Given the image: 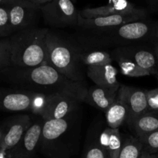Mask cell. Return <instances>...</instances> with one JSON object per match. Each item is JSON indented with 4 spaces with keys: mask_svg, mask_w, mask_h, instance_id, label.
<instances>
[{
    "mask_svg": "<svg viewBox=\"0 0 158 158\" xmlns=\"http://www.w3.org/2000/svg\"><path fill=\"white\" fill-rule=\"evenodd\" d=\"M146 17L147 13H132L84 19L80 14L78 26L85 31L98 30V29L116 27L132 22L143 20L145 19Z\"/></svg>",
    "mask_w": 158,
    "mask_h": 158,
    "instance_id": "cell-8",
    "label": "cell"
},
{
    "mask_svg": "<svg viewBox=\"0 0 158 158\" xmlns=\"http://www.w3.org/2000/svg\"><path fill=\"white\" fill-rule=\"evenodd\" d=\"M140 158H158V155L157 154H149V153L143 151Z\"/></svg>",
    "mask_w": 158,
    "mask_h": 158,
    "instance_id": "cell-30",
    "label": "cell"
},
{
    "mask_svg": "<svg viewBox=\"0 0 158 158\" xmlns=\"http://www.w3.org/2000/svg\"><path fill=\"white\" fill-rule=\"evenodd\" d=\"M72 2H73V3H75L76 2H77V0H72Z\"/></svg>",
    "mask_w": 158,
    "mask_h": 158,
    "instance_id": "cell-37",
    "label": "cell"
},
{
    "mask_svg": "<svg viewBox=\"0 0 158 158\" xmlns=\"http://www.w3.org/2000/svg\"><path fill=\"white\" fill-rule=\"evenodd\" d=\"M132 13H147V12L144 9L137 8L127 0H120L118 2L109 3L100 7L86 8L80 12V15L84 19Z\"/></svg>",
    "mask_w": 158,
    "mask_h": 158,
    "instance_id": "cell-14",
    "label": "cell"
},
{
    "mask_svg": "<svg viewBox=\"0 0 158 158\" xmlns=\"http://www.w3.org/2000/svg\"><path fill=\"white\" fill-rule=\"evenodd\" d=\"M119 1H120V0H109V3H116L118 2Z\"/></svg>",
    "mask_w": 158,
    "mask_h": 158,
    "instance_id": "cell-36",
    "label": "cell"
},
{
    "mask_svg": "<svg viewBox=\"0 0 158 158\" xmlns=\"http://www.w3.org/2000/svg\"><path fill=\"white\" fill-rule=\"evenodd\" d=\"M7 7L12 34L36 26L40 7H29L22 5H13Z\"/></svg>",
    "mask_w": 158,
    "mask_h": 158,
    "instance_id": "cell-12",
    "label": "cell"
},
{
    "mask_svg": "<svg viewBox=\"0 0 158 158\" xmlns=\"http://www.w3.org/2000/svg\"><path fill=\"white\" fill-rule=\"evenodd\" d=\"M154 53H155L156 58H157V64H158V45L156 46L155 49H154Z\"/></svg>",
    "mask_w": 158,
    "mask_h": 158,
    "instance_id": "cell-34",
    "label": "cell"
},
{
    "mask_svg": "<svg viewBox=\"0 0 158 158\" xmlns=\"http://www.w3.org/2000/svg\"><path fill=\"white\" fill-rule=\"evenodd\" d=\"M13 5H22L29 7H40L29 0H0V6H9Z\"/></svg>",
    "mask_w": 158,
    "mask_h": 158,
    "instance_id": "cell-29",
    "label": "cell"
},
{
    "mask_svg": "<svg viewBox=\"0 0 158 158\" xmlns=\"http://www.w3.org/2000/svg\"><path fill=\"white\" fill-rule=\"evenodd\" d=\"M46 25L55 28L78 26L80 12L72 0H52L40 6Z\"/></svg>",
    "mask_w": 158,
    "mask_h": 158,
    "instance_id": "cell-5",
    "label": "cell"
},
{
    "mask_svg": "<svg viewBox=\"0 0 158 158\" xmlns=\"http://www.w3.org/2000/svg\"><path fill=\"white\" fill-rule=\"evenodd\" d=\"M47 98L48 95L33 93L30 112L34 114H36V115L41 116L46 106Z\"/></svg>",
    "mask_w": 158,
    "mask_h": 158,
    "instance_id": "cell-27",
    "label": "cell"
},
{
    "mask_svg": "<svg viewBox=\"0 0 158 158\" xmlns=\"http://www.w3.org/2000/svg\"><path fill=\"white\" fill-rule=\"evenodd\" d=\"M83 158H109L106 150L100 145V142H94L86 147Z\"/></svg>",
    "mask_w": 158,
    "mask_h": 158,
    "instance_id": "cell-26",
    "label": "cell"
},
{
    "mask_svg": "<svg viewBox=\"0 0 158 158\" xmlns=\"http://www.w3.org/2000/svg\"><path fill=\"white\" fill-rule=\"evenodd\" d=\"M152 36L155 39L156 42H157V45H158V24L154 25V32H153Z\"/></svg>",
    "mask_w": 158,
    "mask_h": 158,
    "instance_id": "cell-32",
    "label": "cell"
},
{
    "mask_svg": "<svg viewBox=\"0 0 158 158\" xmlns=\"http://www.w3.org/2000/svg\"><path fill=\"white\" fill-rule=\"evenodd\" d=\"M12 66L9 37L0 39V71Z\"/></svg>",
    "mask_w": 158,
    "mask_h": 158,
    "instance_id": "cell-23",
    "label": "cell"
},
{
    "mask_svg": "<svg viewBox=\"0 0 158 158\" xmlns=\"http://www.w3.org/2000/svg\"><path fill=\"white\" fill-rule=\"evenodd\" d=\"M80 60L82 63L87 67L97 66L112 63L111 55L102 50H84L81 48Z\"/></svg>",
    "mask_w": 158,
    "mask_h": 158,
    "instance_id": "cell-21",
    "label": "cell"
},
{
    "mask_svg": "<svg viewBox=\"0 0 158 158\" xmlns=\"http://www.w3.org/2000/svg\"><path fill=\"white\" fill-rule=\"evenodd\" d=\"M157 155H158V154H157Z\"/></svg>",
    "mask_w": 158,
    "mask_h": 158,
    "instance_id": "cell-41",
    "label": "cell"
},
{
    "mask_svg": "<svg viewBox=\"0 0 158 158\" xmlns=\"http://www.w3.org/2000/svg\"><path fill=\"white\" fill-rule=\"evenodd\" d=\"M12 35L9 9L0 6V39L8 38Z\"/></svg>",
    "mask_w": 158,
    "mask_h": 158,
    "instance_id": "cell-24",
    "label": "cell"
},
{
    "mask_svg": "<svg viewBox=\"0 0 158 158\" xmlns=\"http://www.w3.org/2000/svg\"><path fill=\"white\" fill-rule=\"evenodd\" d=\"M114 51L131 59L151 74L158 73V64L154 51L153 52L149 49L135 45L120 46L116 48Z\"/></svg>",
    "mask_w": 158,
    "mask_h": 158,
    "instance_id": "cell-13",
    "label": "cell"
},
{
    "mask_svg": "<svg viewBox=\"0 0 158 158\" xmlns=\"http://www.w3.org/2000/svg\"><path fill=\"white\" fill-rule=\"evenodd\" d=\"M139 140L143 143V151L149 154H158V131L148 134Z\"/></svg>",
    "mask_w": 158,
    "mask_h": 158,
    "instance_id": "cell-25",
    "label": "cell"
},
{
    "mask_svg": "<svg viewBox=\"0 0 158 158\" xmlns=\"http://www.w3.org/2000/svg\"><path fill=\"white\" fill-rule=\"evenodd\" d=\"M0 80L13 89L45 95L68 96L85 102L88 89L84 82L69 80L46 64L35 67L10 66L0 71Z\"/></svg>",
    "mask_w": 158,
    "mask_h": 158,
    "instance_id": "cell-1",
    "label": "cell"
},
{
    "mask_svg": "<svg viewBox=\"0 0 158 158\" xmlns=\"http://www.w3.org/2000/svg\"><path fill=\"white\" fill-rule=\"evenodd\" d=\"M156 77H157V80H158V73L156 74Z\"/></svg>",
    "mask_w": 158,
    "mask_h": 158,
    "instance_id": "cell-38",
    "label": "cell"
},
{
    "mask_svg": "<svg viewBox=\"0 0 158 158\" xmlns=\"http://www.w3.org/2000/svg\"><path fill=\"white\" fill-rule=\"evenodd\" d=\"M113 60H115L120 67V72L123 75L130 77H141L151 75L148 70L143 69L133 60L123 55L113 51L111 53Z\"/></svg>",
    "mask_w": 158,
    "mask_h": 158,
    "instance_id": "cell-20",
    "label": "cell"
},
{
    "mask_svg": "<svg viewBox=\"0 0 158 158\" xmlns=\"http://www.w3.org/2000/svg\"><path fill=\"white\" fill-rule=\"evenodd\" d=\"M0 158H7V151L0 149Z\"/></svg>",
    "mask_w": 158,
    "mask_h": 158,
    "instance_id": "cell-33",
    "label": "cell"
},
{
    "mask_svg": "<svg viewBox=\"0 0 158 158\" xmlns=\"http://www.w3.org/2000/svg\"><path fill=\"white\" fill-rule=\"evenodd\" d=\"M106 121L110 129H119L128 117V110L123 100L117 97L115 101L105 112Z\"/></svg>",
    "mask_w": 158,
    "mask_h": 158,
    "instance_id": "cell-19",
    "label": "cell"
},
{
    "mask_svg": "<svg viewBox=\"0 0 158 158\" xmlns=\"http://www.w3.org/2000/svg\"><path fill=\"white\" fill-rule=\"evenodd\" d=\"M52 1V0H31V2H32L33 3H35V5L39 6H41L43 5L46 4V3Z\"/></svg>",
    "mask_w": 158,
    "mask_h": 158,
    "instance_id": "cell-31",
    "label": "cell"
},
{
    "mask_svg": "<svg viewBox=\"0 0 158 158\" xmlns=\"http://www.w3.org/2000/svg\"><path fill=\"white\" fill-rule=\"evenodd\" d=\"M117 97V92L94 85L88 89L85 102L91 106L106 112Z\"/></svg>",
    "mask_w": 158,
    "mask_h": 158,
    "instance_id": "cell-16",
    "label": "cell"
},
{
    "mask_svg": "<svg viewBox=\"0 0 158 158\" xmlns=\"http://www.w3.org/2000/svg\"><path fill=\"white\" fill-rule=\"evenodd\" d=\"M148 112H158V87L147 90Z\"/></svg>",
    "mask_w": 158,
    "mask_h": 158,
    "instance_id": "cell-28",
    "label": "cell"
},
{
    "mask_svg": "<svg viewBox=\"0 0 158 158\" xmlns=\"http://www.w3.org/2000/svg\"><path fill=\"white\" fill-rule=\"evenodd\" d=\"M43 122L32 123L19 143L7 151V158H33L39 148Z\"/></svg>",
    "mask_w": 158,
    "mask_h": 158,
    "instance_id": "cell-9",
    "label": "cell"
},
{
    "mask_svg": "<svg viewBox=\"0 0 158 158\" xmlns=\"http://www.w3.org/2000/svg\"><path fill=\"white\" fill-rule=\"evenodd\" d=\"M137 138L158 131V112H148L143 114L129 125Z\"/></svg>",
    "mask_w": 158,
    "mask_h": 158,
    "instance_id": "cell-18",
    "label": "cell"
},
{
    "mask_svg": "<svg viewBox=\"0 0 158 158\" xmlns=\"http://www.w3.org/2000/svg\"><path fill=\"white\" fill-rule=\"evenodd\" d=\"M29 1H31V0H29Z\"/></svg>",
    "mask_w": 158,
    "mask_h": 158,
    "instance_id": "cell-40",
    "label": "cell"
},
{
    "mask_svg": "<svg viewBox=\"0 0 158 158\" xmlns=\"http://www.w3.org/2000/svg\"><path fill=\"white\" fill-rule=\"evenodd\" d=\"M100 145L106 151L109 158H118L121 151L123 140L119 129L106 128L99 137Z\"/></svg>",
    "mask_w": 158,
    "mask_h": 158,
    "instance_id": "cell-17",
    "label": "cell"
},
{
    "mask_svg": "<svg viewBox=\"0 0 158 158\" xmlns=\"http://www.w3.org/2000/svg\"><path fill=\"white\" fill-rule=\"evenodd\" d=\"M33 93L13 88H0V110L6 112L31 111Z\"/></svg>",
    "mask_w": 158,
    "mask_h": 158,
    "instance_id": "cell-10",
    "label": "cell"
},
{
    "mask_svg": "<svg viewBox=\"0 0 158 158\" xmlns=\"http://www.w3.org/2000/svg\"><path fill=\"white\" fill-rule=\"evenodd\" d=\"M154 25L144 19L132 22L116 27L87 31L83 42L88 48L106 45L120 46L134 45L153 35Z\"/></svg>",
    "mask_w": 158,
    "mask_h": 158,
    "instance_id": "cell-4",
    "label": "cell"
},
{
    "mask_svg": "<svg viewBox=\"0 0 158 158\" xmlns=\"http://www.w3.org/2000/svg\"><path fill=\"white\" fill-rule=\"evenodd\" d=\"M151 2L152 3L153 5H156V6H158V0H150Z\"/></svg>",
    "mask_w": 158,
    "mask_h": 158,
    "instance_id": "cell-35",
    "label": "cell"
},
{
    "mask_svg": "<svg viewBox=\"0 0 158 158\" xmlns=\"http://www.w3.org/2000/svg\"><path fill=\"white\" fill-rule=\"evenodd\" d=\"M80 103V100L68 96L48 95L46 106L40 117L43 120L64 118L73 113Z\"/></svg>",
    "mask_w": 158,
    "mask_h": 158,
    "instance_id": "cell-11",
    "label": "cell"
},
{
    "mask_svg": "<svg viewBox=\"0 0 158 158\" xmlns=\"http://www.w3.org/2000/svg\"><path fill=\"white\" fill-rule=\"evenodd\" d=\"M143 150V143L137 137L127 136L123 140L118 158H140Z\"/></svg>",
    "mask_w": 158,
    "mask_h": 158,
    "instance_id": "cell-22",
    "label": "cell"
},
{
    "mask_svg": "<svg viewBox=\"0 0 158 158\" xmlns=\"http://www.w3.org/2000/svg\"><path fill=\"white\" fill-rule=\"evenodd\" d=\"M46 55L45 64L52 66L69 80L84 82L81 47L66 40L62 35L49 30L46 35Z\"/></svg>",
    "mask_w": 158,
    "mask_h": 158,
    "instance_id": "cell-3",
    "label": "cell"
},
{
    "mask_svg": "<svg viewBox=\"0 0 158 158\" xmlns=\"http://www.w3.org/2000/svg\"><path fill=\"white\" fill-rule=\"evenodd\" d=\"M117 97L123 100L128 110V117L126 123L129 126L134 120L148 113L147 90L121 85L117 92Z\"/></svg>",
    "mask_w": 158,
    "mask_h": 158,
    "instance_id": "cell-7",
    "label": "cell"
},
{
    "mask_svg": "<svg viewBox=\"0 0 158 158\" xmlns=\"http://www.w3.org/2000/svg\"><path fill=\"white\" fill-rule=\"evenodd\" d=\"M32 124V119L27 114H19L6 119L0 127V149L7 151L15 148Z\"/></svg>",
    "mask_w": 158,
    "mask_h": 158,
    "instance_id": "cell-6",
    "label": "cell"
},
{
    "mask_svg": "<svg viewBox=\"0 0 158 158\" xmlns=\"http://www.w3.org/2000/svg\"><path fill=\"white\" fill-rule=\"evenodd\" d=\"M47 28L32 27L9 37L12 66L35 67L45 64Z\"/></svg>",
    "mask_w": 158,
    "mask_h": 158,
    "instance_id": "cell-2",
    "label": "cell"
},
{
    "mask_svg": "<svg viewBox=\"0 0 158 158\" xmlns=\"http://www.w3.org/2000/svg\"><path fill=\"white\" fill-rule=\"evenodd\" d=\"M0 137H1V131H0Z\"/></svg>",
    "mask_w": 158,
    "mask_h": 158,
    "instance_id": "cell-39",
    "label": "cell"
},
{
    "mask_svg": "<svg viewBox=\"0 0 158 158\" xmlns=\"http://www.w3.org/2000/svg\"><path fill=\"white\" fill-rule=\"evenodd\" d=\"M86 73L95 85L106 88L114 92H118L121 86L117 80L118 71L113 66L112 63L88 67Z\"/></svg>",
    "mask_w": 158,
    "mask_h": 158,
    "instance_id": "cell-15",
    "label": "cell"
}]
</instances>
